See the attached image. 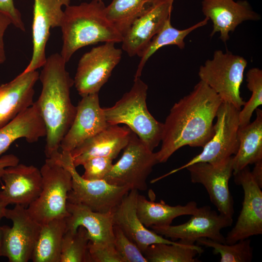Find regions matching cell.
<instances>
[{
	"mask_svg": "<svg viewBox=\"0 0 262 262\" xmlns=\"http://www.w3.org/2000/svg\"><path fill=\"white\" fill-rule=\"evenodd\" d=\"M5 217L11 220L12 226H1L0 257L10 262L31 260L41 224L32 217L27 207L18 204L13 209L6 208Z\"/></svg>",
	"mask_w": 262,
	"mask_h": 262,
	"instance_id": "obj_10",
	"label": "cell"
},
{
	"mask_svg": "<svg viewBox=\"0 0 262 262\" xmlns=\"http://www.w3.org/2000/svg\"><path fill=\"white\" fill-rule=\"evenodd\" d=\"M12 23L10 18L4 14L0 13V64L6 60L3 36L6 29Z\"/></svg>",
	"mask_w": 262,
	"mask_h": 262,
	"instance_id": "obj_38",
	"label": "cell"
},
{
	"mask_svg": "<svg viewBox=\"0 0 262 262\" xmlns=\"http://www.w3.org/2000/svg\"><path fill=\"white\" fill-rule=\"evenodd\" d=\"M131 131L127 127L108 125L70 152L75 167L96 157L115 159L128 144Z\"/></svg>",
	"mask_w": 262,
	"mask_h": 262,
	"instance_id": "obj_20",
	"label": "cell"
},
{
	"mask_svg": "<svg viewBox=\"0 0 262 262\" xmlns=\"http://www.w3.org/2000/svg\"><path fill=\"white\" fill-rule=\"evenodd\" d=\"M203 252L198 245H188L180 241L176 244H152L143 254L147 262H195L197 254Z\"/></svg>",
	"mask_w": 262,
	"mask_h": 262,
	"instance_id": "obj_30",
	"label": "cell"
},
{
	"mask_svg": "<svg viewBox=\"0 0 262 262\" xmlns=\"http://www.w3.org/2000/svg\"><path fill=\"white\" fill-rule=\"evenodd\" d=\"M0 13L7 16L16 27L25 31L21 15L15 6L13 0H0Z\"/></svg>",
	"mask_w": 262,
	"mask_h": 262,
	"instance_id": "obj_37",
	"label": "cell"
},
{
	"mask_svg": "<svg viewBox=\"0 0 262 262\" xmlns=\"http://www.w3.org/2000/svg\"><path fill=\"white\" fill-rule=\"evenodd\" d=\"M46 135L45 124L35 101L0 128V158L18 139L24 138L28 143H33Z\"/></svg>",
	"mask_w": 262,
	"mask_h": 262,
	"instance_id": "obj_24",
	"label": "cell"
},
{
	"mask_svg": "<svg viewBox=\"0 0 262 262\" xmlns=\"http://www.w3.org/2000/svg\"><path fill=\"white\" fill-rule=\"evenodd\" d=\"M39 73H20L10 82L0 85V128L33 103L34 87Z\"/></svg>",
	"mask_w": 262,
	"mask_h": 262,
	"instance_id": "obj_22",
	"label": "cell"
},
{
	"mask_svg": "<svg viewBox=\"0 0 262 262\" xmlns=\"http://www.w3.org/2000/svg\"><path fill=\"white\" fill-rule=\"evenodd\" d=\"M88 254L89 262H123L114 244L89 241Z\"/></svg>",
	"mask_w": 262,
	"mask_h": 262,
	"instance_id": "obj_36",
	"label": "cell"
},
{
	"mask_svg": "<svg viewBox=\"0 0 262 262\" xmlns=\"http://www.w3.org/2000/svg\"><path fill=\"white\" fill-rule=\"evenodd\" d=\"M115 44L104 43L93 47L81 57L73 80L78 93L82 97L98 93L120 61L122 49L116 48Z\"/></svg>",
	"mask_w": 262,
	"mask_h": 262,
	"instance_id": "obj_11",
	"label": "cell"
},
{
	"mask_svg": "<svg viewBox=\"0 0 262 262\" xmlns=\"http://www.w3.org/2000/svg\"><path fill=\"white\" fill-rule=\"evenodd\" d=\"M71 0H34L32 24L33 54L26 73L43 66L46 62V47L50 30L60 27L64 15L62 7L69 5Z\"/></svg>",
	"mask_w": 262,
	"mask_h": 262,
	"instance_id": "obj_16",
	"label": "cell"
},
{
	"mask_svg": "<svg viewBox=\"0 0 262 262\" xmlns=\"http://www.w3.org/2000/svg\"><path fill=\"white\" fill-rule=\"evenodd\" d=\"M240 110L231 104L222 102L216 114L213 135L203 147L202 152L185 164L152 180L151 182L155 183L196 163L217 164L235 155L239 145L238 130Z\"/></svg>",
	"mask_w": 262,
	"mask_h": 262,
	"instance_id": "obj_8",
	"label": "cell"
},
{
	"mask_svg": "<svg viewBox=\"0 0 262 262\" xmlns=\"http://www.w3.org/2000/svg\"><path fill=\"white\" fill-rule=\"evenodd\" d=\"M148 87L140 78H134L131 90L113 106L103 110L109 125L124 124L153 151L161 142L163 123L148 110L146 99Z\"/></svg>",
	"mask_w": 262,
	"mask_h": 262,
	"instance_id": "obj_4",
	"label": "cell"
},
{
	"mask_svg": "<svg viewBox=\"0 0 262 262\" xmlns=\"http://www.w3.org/2000/svg\"><path fill=\"white\" fill-rule=\"evenodd\" d=\"M209 19L205 17L202 21L189 28L179 30L172 26L170 17L167 19L143 52L134 78H140L145 64L159 49L168 45H175L180 49H183L185 47L184 38L195 30L206 25Z\"/></svg>",
	"mask_w": 262,
	"mask_h": 262,
	"instance_id": "obj_28",
	"label": "cell"
},
{
	"mask_svg": "<svg viewBox=\"0 0 262 262\" xmlns=\"http://www.w3.org/2000/svg\"><path fill=\"white\" fill-rule=\"evenodd\" d=\"M201 5L203 15L213 23L210 36L219 33L220 38L224 43L229 39V33L239 24L261 18L246 0H202Z\"/></svg>",
	"mask_w": 262,
	"mask_h": 262,
	"instance_id": "obj_18",
	"label": "cell"
},
{
	"mask_svg": "<svg viewBox=\"0 0 262 262\" xmlns=\"http://www.w3.org/2000/svg\"><path fill=\"white\" fill-rule=\"evenodd\" d=\"M174 0H162L135 20L122 37V49L130 57H141L153 36L171 16Z\"/></svg>",
	"mask_w": 262,
	"mask_h": 262,
	"instance_id": "obj_19",
	"label": "cell"
},
{
	"mask_svg": "<svg viewBox=\"0 0 262 262\" xmlns=\"http://www.w3.org/2000/svg\"><path fill=\"white\" fill-rule=\"evenodd\" d=\"M54 159L69 171L72 187L67 202L84 205L93 211L113 213L131 190L125 186L111 184L104 180L84 179L76 170L70 152L62 151Z\"/></svg>",
	"mask_w": 262,
	"mask_h": 262,
	"instance_id": "obj_6",
	"label": "cell"
},
{
	"mask_svg": "<svg viewBox=\"0 0 262 262\" xmlns=\"http://www.w3.org/2000/svg\"><path fill=\"white\" fill-rule=\"evenodd\" d=\"M247 88L251 92L249 100L246 102L240 110L239 127L250 122L253 112L262 105V71L259 68H251L246 74Z\"/></svg>",
	"mask_w": 262,
	"mask_h": 262,
	"instance_id": "obj_33",
	"label": "cell"
},
{
	"mask_svg": "<svg viewBox=\"0 0 262 262\" xmlns=\"http://www.w3.org/2000/svg\"><path fill=\"white\" fill-rule=\"evenodd\" d=\"M162 0H113L106 7V15L123 36L133 22Z\"/></svg>",
	"mask_w": 262,
	"mask_h": 262,
	"instance_id": "obj_29",
	"label": "cell"
},
{
	"mask_svg": "<svg viewBox=\"0 0 262 262\" xmlns=\"http://www.w3.org/2000/svg\"><path fill=\"white\" fill-rule=\"evenodd\" d=\"M255 166L252 171H251V175L257 183L262 188V160L257 162L254 164Z\"/></svg>",
	"mask_w": 262,
	"mask_h": 262,
	"instance_id": "obj_40",
	"label": "cell"
},
{
	"mask_svg": "<svg viewBox=\"0 0 262 262\" xmlns=\"http://www.w3.org/2000/svg\"><path fill=\"white\" fill-rule=\"evenodd\" d=\"M66 218H57L41 225L31 260L33 262H60Z\"/></svg>",
	"mask_w": 262,
	"mask_h": 262,
	"instance_id": "obj_27",
	"label": "cell"
},
{
	"mask_svg": "<svg viewBox=\"0 0 262 262\" xmlns=\"http://www.w3.org/2000/svg\"><path fill=\"white\" fill-rule=\"evenodd\" d=\"M2 184L0 190V205L9 204L27 207L39 196L42 185V175L38 168L24 164L5 168L0 174Z\"/></svg>",
	"mask_w": 262,
	"mask_h": 262,
	"instance_id": "obj_15",
	"label": "cell"
},
{
	"mask_svg": "<svg viewBox=\"0 0 262 262\" xmlns=\"http://www.w3.org/2000/svg\"><path fill=\"white\" fill-rule=\"evenodd\" d=\"M70 215L66 218V230L76 231L83 227L87 231L90 242L114 244L113 213L93 211L80 204L67 203Z\"/></svg>",
	"mask_w": 262,
	"mask_h": 262,
	"instance_id": "obj_23",
	"label": "cell"
},
{
	"mask_svg": "<svg viewBox=\"0 0 262 262\" xmlns=\"http://www.w3.org/2000/svg\"><path fill=\"white\" fill-rule=\"evenodd\" d=\"M113 160L106 157H96L87 160L82 165L84 172L82 177L90 180H103L113 165Z\"/></svg>",
	"mask_w": 262,
	"mask_h": 262,
	"instance_id": "obj_35",
	"label": "cell"
},
{
	"mask_svg": "<svg viewBox=\"0 0 262 262\" xmlns=\"http://www.w3.org/2000/svg\"><path fill=\"white\" fill-rule=\"evenodd\" d=\"M106 7L102 0L66 7L60 27L63 39L60 54L66 63L83 47L122 42V35L106 17Z\"/></svg>",
	"mask_w": 262,
	"mask_h": 262,
	"instance_id": "obj_3",
	"label": "cell"
},
{
	"mask_svg": "<svg viewBox=\"0 0 262 262\" xmlns=\"http://www.w3.org/2000/svg\"><path fill=\"white\" fill-rule=\"evenodd\" d=\"M6 207H3L0 205V222L1 219L5 217V210ZM1 237V226L0 225V243Z\"/></svg>",
	"mask_w": 262,
	"mask_h": 262,
	"instance_id": "obj_41",
	"label": "cell"
},
{
	"mask_svg": "<svg viewBox=\"0 0 262 262\" xmlns=\"http://www.w3.org/2000/svg\"><path fill=\"white\" fill-rule=\"evenodd\" d=\"M114 246L123 262H147L137 246L118 226H114Z\"/></svg>",
	"mask_w": 262,
	"mask_h": 262,
	"instance_id": "obj_34",
	"label": "cell"
},
{
	"mask_svg": "<svg viewBox=\"0 0 262 262\" xmlns=\"http://www.w3.org/2000/svg\"><path fill=\"white\" fill-rule=\"evenodd\" d=\"M255 111V120L239 127V145L233 157V174L262 160V111L258 108Z\"/></svg>",
	"mask_w": 262,
	"mask_h": 262,
	"instance_id": "obj_26",
	"label": "cell"
},
{
	"mask_svg": "<svg viewBox=\"0 0 262 262\" xmlns=\"http://www.w3.org/2000/svg\"><path fill=\"white\" fill-rule=\"evenodd\" d=\"M42 178L41 193L27 209L40 224L50 220L66 218L67 196L72 187V177L68 170L57 161L47 158L40 169Z\"/></svg>",
	"mask_w": 262,
	"mask_h": 262,
	"instance_id": "obj_5",
	"label": "cell"
},
{
	"mask_svg": "<svg viewBox=\"0 0 262 262\" xmlns=\"http://www.w3.org/2000/svg\"><path fill=\"white\" fill-rule=\"evenodd\" d=\"M197 245L212 248L213 253L219 254L220 262H250L253 258V248L248 238L239 240L232 244L221 243L206 238H199Z\"/></svg>",
	"mask_w": 262,
	"mask_h": 262,
	"instance_id": "obj_31",
	"label": "cell"
},
{
	"mask_svg": "<svg viewBox=\"0 0 262 262\" xmlns=\"http://www.w3.org/2000/svg\"><path fill=\"white\" fill-rule=\"evenodd\" d=\"M123 149L121 158L113 164L103 180L111 184L127 186L131 190H146L147 180L153 166L159 163L156 152L149 149L132 131Z\"/></svg>",
	"mask_w": 262,
	"mask_h": 262,
	"instance_id": "obj_9",
	"label": "cell"
},
{
	"mask_svg": "<svg viewBox=\"0 0 262 262\" xmlns=\"http://www.w3.org/2000/svg\"><path fill=\"white\" fill-rule=\"evenodd\" d=\"M19 163V159L14 154H7L0 158V174L6 167L16 165Z\"/></svg>",
	"mask_w": 262,
	"mask_h": 262,
	"instance_id": "obj_39",
	"label": "cell"
},
{
	"mask_svg": "<svg viewBox=\"0 0 262 262\" xmlns=\"http://www.w3.org/2000/svg\"><path fill=\"white\" fill-rule=\"evenodd\" d=\"M108 125L99 105L98 93L82 97L72 125L61 143L62 151L70 152Z\"/></svg>",
	"mask_w": 262,
	"mask_h": 262,
	"instance_id": "obj_17",
	"label": "cell"
},
{
	"mask_svg": "<svg viewBox=\"0 0 262 262\" xmlns=\"http://www.w3.org/2000/svg\"><path fill=\"white\" fill-rule=\"evenodd\" d=\"M198 208L194 201L185 205L171 206L163 200L158 202L148 200L145 196L139 194L137 197V214L146 227L170 225L176 217L194 214Z\"/></svg>",
	"mask_w": 262,
	"mask_h": 262,
	"instance_id": "obj_25",
	"label": "cell"
},
{
	"mask_svg": "<svg viewBox=\"0 0 262 262\" xmlns=\"http://www.w3.org/2000/svg\"><path fill=\"white\" fill-rule=\"evenodd\" d=\"M247 65V61L242 56L217 50L212 59L200 66L198 74L200 80L223 102L241 110L246 102L241 96L240 88Z\"/></svg>",
	"mask_w": 262,
	"mask_h": 262,
	"instance_id": "obj_7",
	"label": "cell"
},
{
	"mask_svg": "<svg viewBox=\"0 0 262 262\" xmlns=\"http://www.w3.org/2000/svg\"><path fill=\"white\" fill-rule=\"evenodd\" d=\"M222 102L200 80L188 95L175 103L163 123L162 145L156 152L158 163H165L184 146L203 147L213 135V120Z\"/></svg>",
	"mask_w": 262,
	"mask_h": 262,
	"instance_id": "obj_1",
	"label": "cell"
},
{
	"mask_svg": "<svg viewBox=\"0 0 262 262\" xmlns=\"http://www.w3.org/2000/svg\"><path fill=\"white\" fill-rule=\"evenodd\" d=\"M138 191L131 189L113 213L114 225L118 226L133 241L143 253L149 246L156 243L176 244L148 229L137 214L136 200Z\"/></svg>",
	"mask_w": 262,
	"mask_h": 262,
	"instance_id": "obj_21",
	"label": "cell"
},
{
	"mask_svg": "<svg viewBox=\"0 0 262 262\" xmlns=\"http://www.w3.org/2000/svg\"><path fill=\"white\" fill-rule=\"evenodd\" d=\"M236 184L244 191L242 208L236 222L225 237L226 244L262 234V191L247 166L233 174Z\"/></svg>",
	"mask_w": 262,
	"mask_h": 262,
	"instance_id": "obj_14",
	"label": "cell"
},
{
	"mask_svg": "<svg viewBox=\"0 0 262 262\" xmlns=\"http://www.w3.org/2000/svg\"><path fill=\"white\" fill-rule=\"evenodd\" d=\"M233 157L217 164L200 162L186 168L191 181L201 184L219 213L229 218L234 214V202L229 187L233 174Z\"/></svg>",
	"mask_w": 262,
	"mask_h": 262,
	"instance_id": "obj_13",
	"label": "cell"
},
{
	"mask_svg": "<svg viewBox=\"0 0 262 262\" xmlns=\"http://www.w3.org/2000/svg\"><path fill=\"white\" fill-rule=\"evenodd\" d=\"M232 218L224 216L206 205L198 208L186 222L178 225L151 226L153 231L165 237L188 245H195L198 239L206 238L226 244L221 230L230 226Z\"/></svg>",
	"mask_w": 262,
	"mask_h": 262,
	"instance_id": "obj_12",
	"label": "cell"
},
{
	"mask_svg": "<svg viewBox=\"0 0 262 262\" xmlns=\"http://www.w3.org/2000/svg\"><path fill=\"white\" fill-rule=\"evenodd\" d=\"M66 64L60 54L54 53L47 58L39 76L42 89L35 102L46 128L47 158H54L60 154L61 143L76 114L77 107L70 97L74 80L66 70Z\"/></svg>",
	"mask_w": 262,
	"mask_h": 262,
	"instance_id": "obj_2",
	"label": "cell"
},
{
	"mask_svg": "<svg viewBox=\"0 0 262 262\" xmlns=\"http://www.w3.org/2000/svg\"><path fill=\"white\" fill-rule=\"evenodd\" d=\"M89 241L83 227L75 231L66 230L62 240L60 262H89Z\"/></svg>",
	"mask_w": 262,
	"mask_h": 262,
	"instance_id": "obj_32",
	"label": "cell"
}]
</instances>
